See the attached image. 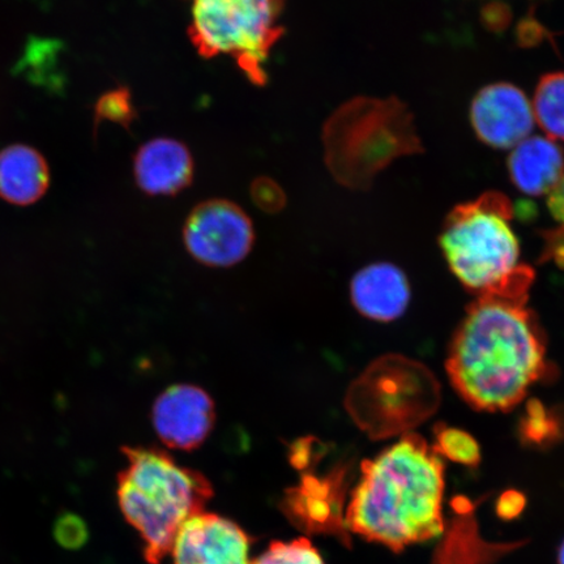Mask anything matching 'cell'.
<instances>
[{
  "label": "cell",
  "mask_w": 564,
  "mask_h": 564,
  "mask_svg": "<svg viewBox=\"0 0 564 564\" xmlns=\"http://www.w3.org/2000/svg\"><path fill=\"white\" fill-rule=\"evenodd\" d=\"M527 301L496 294L477 297L451 343V383L478 411H510L544 377V334Z\"/></svg>",
  "instance_id": "6da1fadb"
},
{
  "label": "cell",
  "mask_w": 564,
  "mask_h": 564,
  "mask_svg": "<svg viewBox=\"0 0 564 564\" xmlns=\"http://www.w3.org/2000/svg\"><path fill=\"white\" fill-rule=\"evenodd\" d=\"M444 464L417 434L404 435L361 467L345 524L365 540L401 550L438 538Z\"/></svg>",
  "instance_id": "7a4b0ae2"
},
{
  "label": "cell",
  "mask_w": 564,
  "mask_h": 564,
  "mask_svg": "<svg viewBox=\"0 0 564 564\" xmlns=\"http://www.w3.org/2000/svg\"><path fill=\"white\" fill-rule=\"evenodd\" d=\"M512 203L489 192L458 204L444 221L441 249L458 281L481 297L528 300L533 270L520 263V245L511 228Z\"/></svg>",
  "instance_id": "3957f363"
},
{
  "label": "cell",
  "mask_w": 564,
  "mask_h": 564,
  "mask_svg": "<svg viewBox=\"0 0 564 564\" xmlns=\"http://www.w3.org/2000/svg\"><path fill=\"white\" fill-rule=\"evenodd\" d=\"M122 453L127 467L118 476L119 506L143 539L147 561L160 564L172 553L182 525L203 513L214 489L165 451L124 447Z\"/></svg>",
  "instance_id": "277c9868"
},
{
  "label": "cell",
  "mask_w": 564,
  "mask_h": 564,
  "mask_svg": "<svg viewBox=\"0 0 564 564\" xmlns=\"http://www.w3.org/2000/svg\"><path fill=\"white\" fill-rule=\"evenodd\" d=\"M322 140L330 175L357 192L371 188L393 161L423 152L411 110L394 96L350 98L324 123Z\"/></svg>",
  "instance_id": "5b68a950"
},
{
  "label": "cell",
  "mask_w": 564,
  "mask_h": 564,
  "mask_svg": "<svg viewBox=\"0 0 564 564\" xmlns=\"http://www.w3.org/2000/svg\"><path fill=\"white\" fill-rule=\"evenodd\" d=\"M188 39L204 59L229 56L252 86L268 83L265 65L284 37L285 0H188Z\"/></svg>",
  "instance_id": "8992f818"
},
{
  "label": "cell",
  "mask_w": 564,
  "mask_h": 564,
  "mask_svg": "<svg viewBox=\"0 0 564 564\" xmlns=\"http://www.w3.org/2000/svg\"><path fill=\"white\" fill-rule=\"evenodd\" d=\"M433 377L401 356L373 361L345 397V409L372 440L391 438L419 425L435 406Z\"/></svg>",
  "instance_id": "52a82bcc"
},
{
  "label": "cell",
  "mask_w": 564,
  "mask_h": 564,
  "mask_svg": "<svg viewBox=\"0 0 564 564\" xmlns=\"http://www.w3.org/2000/svg\"><path fill=\"white\" fill-rule=\"evenodd\" d=\"M183 241L197 262L227 268L249 256L256 230L251 218L236 203L209 199L197 204L188 215Z\"/></svg>",
  "instance_id": "ba28073f"
},
{
  "label": "cell",
  "mask_w": 564,
  "mask_h": 564,
  "mask_svg": "<svg viewBox=\"0 0 564 564\" xmlns=\"http://www.w3.org/2000/svg\"><path fill=\"white\" fill-rule=\"evenodd\" d=\"M470 123L485 145L510 150L532 132L534 112L523 90L510 83H496L475 96Z\"/></svg>",
  "instance_id": "9c48e42d"
},
{
  "label": "cell",
  "mask_w": 564,
  "mask_h": 564,
  "mask_svg": "<svg viewBox=\"0 0 564 564\" xmlns=\"http://www.w3.org/2000/svg\"><path fill=\"white\" fill-rule=\"evenodd\" d=\"M216 420L214 400L200 387L176 384L153 405L152 421L167 447L193 451L207 441Z\"/></svg>",
  "instance_id": "30bf717a"
},
{
  "label": "cell",
  "mask_w": 564,
  "mask_h": 564,
  "mask_svg": "<svg viewBox=\"0 0 564 564\" xmlns=\"http://www.w3.org/2000/svg\"><path fill=\"white\" fill-rule=\"evenodd\" d=\"M250 539L237 524L214 513L186 521L174 540L173 564H251Z\"/></svg>",
  "instance_id": "8fae6325"
},
{
  "label": "cell",
  "mask_w": 564,
  "mask_h": 564,
  "mask_svg": "<svg viewBox=\"0 0 564 564\" xmlns=\"http://www.w3.org/2000/svg\"><path fill=\"white\" fill-rule=\"evenodd\" d=\"M195 162L182 141L158 138L141 145L133 159V174L141 192L174 196L192 186Z\"/></svg>",
  "instance_id": "7c38bea8"
},
{
  "label": "cell",
  "mask_w": 564,
  "mask_h": 564,
  "mask_svg": "<svg viewBox=\"0 0 564 564\" xmlns=\"http://www.w3.org/2000/svg\"><path fill=\"white\" fill-rule=\"evenodd\" d=\"M350 297L359 314L388 323L404 315L411 302V286L405 273L391 263L364 268L351 280Z\"/></svg>",
  "instance_id": "4fadbf2b"
},
{
  "label": "cell",
  "mask_w": 564,
  "mask_h": 564,
  "mask_svg": "<svg viewBox=\"0 0 564 564\" xmlns=\"http://www.w3.org/2000/svg\"><path fill=\"white\" fill-rule=\"evenodd\" d=\"M512 185L529 196L553 192L564 173V153L552 139L528 138L517 147L507 160Z\"/></svg>",
  "instance_id": "5bb4252c"
},
{
  "label": "cell",
  "mask_w": 564,
  "mask_h": 564,
  "mask_svg": "<svg viewBox=\"0 0 564 564\" xmlns=\"http://www.w3.org/2000/svg\"><path fill=\"white\" fill-rule=\"evenodd\" d=\"M51 185L44 156L28 145H11L0 151V197L15 206L39 202Z\"/></svg>",
  "instance_id": "9a60e30c"
},
{
  "label": "cell",
  "mask_w": 564,
  "mask_h": 564,
  "mask_svg": "<svg viewBox=\"0 0 564 564\" xmlns=\"http://www.w3.org/2000/svg\"><path fill=\"white\" fill-rule=\"evenodd\" d=\"M533 106L542 131L550 139L564 141V73L541 77Z\"/></svg>",
  "instance_id": "2e32d148"
},
{
  "label": "cell",
  "mask_w": 564,
  "mask_h": 564,
  "mask_svg": "<svg viewBox=\"0 0 564 564\" xmlns=\"http://www.w3.org/2000/svg\"><path fill=\"white\" fill-rule=\"evenodd\" d=\"M434 451L451 462L476 467L481 462V448L464 430L440 425L435 429Z\"/></svg>",
  "instance_id": "e0dca14e"
},
{
  "label": "cell",
  "mask_w": 564,
  "mask_h": 564,
  "mask_svg": "<svg viewBox=\"0 0 564 564\" xmlns=\"http://www.w3.org/2000/svg\"><path fill=\"white\" fill-rule=\"evenodd\" d=\"M138 116L137 108L132 102V95L129 88L118 87L106 91L95 106L96 130L101 122L108 121L130 129Z\"/></svg>",
  "instance_id": "ac0fdd59"
},
{
  "label": "cell",
  "mask_w": 564,
  "mask_h": 564,
  "mask_svg": "<svg viewBox=\"0 0 564 564\" xmlns=\"http://www.w3.org/2000/svg\"><path fill=\"white\" fill-rule=\"evenodd\" d=\"M251 564H324L319 552L306 539L274 542Z\"/></svg>",
  "instance_id": "d6986e66"
},
{
  "label": "cell",
  "mask_w": 564,
  "mask_h": 564,
  "mask_svg": "<svg viewBox=\"0 0 564 564\" xmlns=\"http://www.w3.org/2000/svg\"><path fill=\"white\" fill-rule=\"evenodd\" d=\"M523 434L527 440L539 443L552 438L554 434L553 422L538 401H532L528 406Z\"/></svg>",
  "instance_id": "ffe728a7"
},
{
  "label": "cell",
  "mask_w": 564,
  "mask_h": 564,
  "mask_svg": "<svg viewBox=\"0 0 564 564\" xmlns=\"http://www.w3.org/2000/svg\"><path fill=\"white\" fill-rule=\"evenodd\" d=\"M251 196L260 209L272 212V214L285 206L284 192L276 182L265 176L252 183Z\"/></svg>",
  "instance_id": "44dd1931"
},
{
  "label": "cell",
  "mask_w": 564,
  "mask_h": 564,
  "mask_svg": "<svg viewBox=\"0 0 564 564\" xmlns=\"http://www.w3.org/2000/svg\"><path fill=\"white\" fill-rule=\"evenodd\" d=\"M482 23L491 32H502L510 25L511 10L503 3H490L481 12Z\"/></svg>",
  "instance_id": "7402d4cb"
},
{
  "label": "cell",
  "mask_w": 564,
  "mask_h": 564,
  "mask_svg": "<svg viewBox=\"0 0 564 564\" xmlns=\"http://www.w3.org/2000/svg\"><path fill=\"white\" fill-rule=\"evenodd\" d=\"M525 507V498L523 494L517 490L506 491L500 496L497 503V512L499 518L512 520L523 512Z\"/></svg>",
  "instance_id": "603a6c76"
},
{
  "label": "cell",
  "mask_w": 564,
  "mask_h": 564,
  "mask_svg": "<svg viewBox=\"0 0 564 564\" xmlns=\"http://www.w3.org/2000/svg\"><path fill=\"white\" fill-rule=\"evenodd\" d=\"M545 238L547 258L554 259L556 263L564 267V228L561 227L553 231H546Z\"/></svg>",
  "instance_id": "cb8c5ba5"
},
{
  "label": "cell",
  "mask_w": 564,
  "mask_h": 564,
  "mask_svg": "<svg viewBox=\"0 0 564 564\" xmlns=\"http://www.w3.org/2000/svg\"><path fill=\"white\" fill-rule=\"evenodd\" d=\"M518 37L521 45L532 46L544 37V28L533 23V20H525L518 28Z\"/></svg>",
  "instance_id": "d4e9b609"
},
{
  "label": "cell",
  "mask_w": 564,
  "mask_h": 564,
  "mask_svg": "<svg viewBox=\"0 0 564 564\" xmlns=\"http://www.w3.org/2000/svg\"><path fill=\"white\" fill-rule=\"evenodd\" d=\"M547 208L550 214L564 228V175L558 185L549 194Z\"/></svg>",
  "instance_id": "484cf974"
},
{
  "label": "cell",
  "mask_w": 564,
  "mask_h": 564,
  "mask_svg": "<svg viewBox=\"0 0 564 564\" xmlns=\"http://www.w3.org/2000/svg\"><path fill=\"white\" fill-rule=\"evenodd\" d=\"M558 563L560 564H564V541H563V544L561 545L560 547V552H558Z\"/></svg>",
  "instance_id": "4316f807"
}]
</instances>
